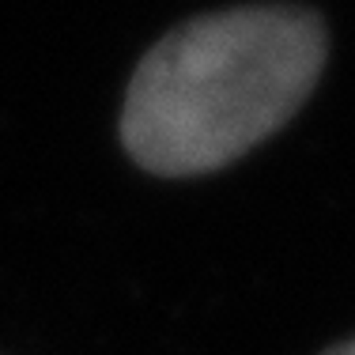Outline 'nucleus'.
I'll return each instance as SVG.
<instances>
[{
	"label": "nucleus",
	"instance_id": "nucleus-1",
	"mask_svg": "<svg viewBox=\"0 0 355 355\" xmlns=\"http://www.w3.org/2000/svg\"><path fill=\"white\" fill-rule=\"evenodd\" d=\"M325 57V23L310 8L246 4L197 15L137 64L121 144L159 178L223 171L299 114Z\"/></svg>",
	"mask_w": 355,
	"mask_h": 355
},
{
	"label": "nucleus",
	"instance_id": "nucleus-2",
	"mask_svg": "<svg viewBox=\"0 0 355 355\" xmlns=\"http://www.w3.org/2000/svg\"><path fill=\"white\" fill-rule=\"evenodd\" d=\"M325 355H355V336H352V340H344V344H336V348H329Z\"/></svg>",
	"mask_w": 355,
	"mask_h": 355
}]
</instances>
